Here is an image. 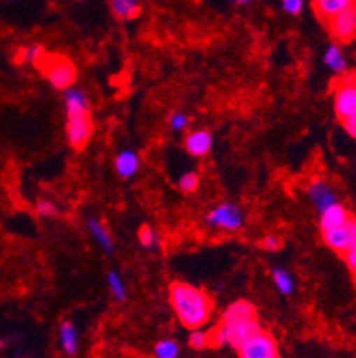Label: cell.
Segmentation results:
<instances>
[{"instance_id":"obj_1","label":"cell","mask_w":356,"mask_h":358,"mask_svg":"<svg viewBox=\"0 0 356 358\" xmlns=\"http://www.w3.org/2000/svg\"><path fill=\"white\" fill-rule=\"evenodd\" d=\"M173 312L187 330L204 328L214 314V298L205 289L175 280L168 289Z\"/></svg>"},{"instance_id":"obj_2","label":"cell","mask_w":356,"mask_h":358,"mask_svg":"<svg viewBox=\"0 0 356 358\" xmlns=\"http://www.w3.org/2000/svg\"><path fill=\"white\" fill-rule=\"evenodd\" d=\"M36 68H39L41 75L50 83V86L57 91H66L77 83V66L63 54H47L41 57Z\"/></svg>"},{"instance_id":"obj_3","label":"cell","mask_w":356,"mask_h":358,"mask_svg":"<svg viewBox=\"0 0 356 358\" xmlns=\"http://www.w3.org/2000/svg\"><path fill=\"white\" fill-rule=\"evenodd\" d=\"M204 224L207 229L215 230V232L235 234L244 229L246 214H244L241 205L234 203V201H221L205 214Z\"/></svg>"},{"instance_id":"obj_4","label":"cell","mask_w":356,"mask_h":358,"mask_svg":"<svg viewBox=\"0 0 356 358\" xmlns=\"http://www.w3.org/2000/svg\"><path fill=\"white\" fill-rule=\"evenodd\" d=\"M332 93L335 116L341 122L356 116V73L346 71L337 75V79L332 84Z\"/></svg>"},{"instance_id":"obj_5","label":"cell","mask_w":356,"mask_h":358,"mask_svg":"<svg viewBox=\"0 0 356 358\" xmlns=\"http://www.w3.org/2000/svg\"><path fill=\"white\" fill-rule=\"evenodd\" d=\"M93 132L94 125L93 118H91V110L66 115V139L68 145L75 152H83L90 145L91 138H93Z\"/></svg>"},{"instance_id":"obj_6","label":"cell","mask_w":356,"mask_h":358,"mask_svg":"<svg viewBox=\"0 0 356 358\" xmlns=\"http://www.w3.org/2000/svg\"><path fill=\"white\" fill-rule=\"evenodd\" d=\"M237 353H239V358H282L276 338L264 328L257 331L250 341H246L237 350Z\"/></svg>"},{"instance_id":"obj_7","label":"cell","mask_w":356,"mask_h":358,"mask_svg":"<svg viewBox=\"0 0 356 358\" xmlns=\"http://www.w3.org/2000/svg\"><path fill=\"white\" fill-rule=\"evenodd\" d=\"M325 27L339 45L351 43L356 38V4L329 18Z\"/></svg>"},{"instance_id":"obj_8","label":"cell","mask_w":356,"mask_h":358,"mask_svg":"<svg viewBox=\"0 0 356 358\" xmlns=\"http://www.w3.org/2000/svg\"><path fill=\"white\" fill-rule=\"evenodd\" d=\"M321 237L332 252L342 257L356 243V217L351 214L346 223H342L337 229L322 232Z\"/></svg>"},{"instance_id":"obj_9","label":"cell","mask_w":356,"mask_h":358,"mask_svg":"<svg viewBox=\"0 0 356 358\" xmlns=\"http://www.w3.org/2000/svg\"><path fill=\"white\" fill-rule=\"evenodd\" d=\"M306 196L312 201L313 207L318 209V213H322L325 209H328L329 205L341 201L339 200L337 189L325 177H315L308 182V185H306Z\"/></svg>"},{"instance_id":"obj_10","label":"cell","mask_w":356,"mask_h":358,"mask_svg":"<svg viewBox=\"0 0 356 358\" xmlns=\"http://www.w3.org/2000/svg\"><path fill=\"white\" fill-rule=\"evenodd\" d=\"M212 145H214V138L207 129L189 130L184 138V148L191 157H205L211 154Z\"/></svg>"},{"instance_id":"obj_11","label":"cell","mask_w":356,"mask_h":358,"mask_svg":"<svg viewBox=\"0 0 356 358\" xmlns=\"http://www.w3.org/2000/svg\"><path fill=\"white\" fill-rule=\"evenodd\" d=\"M139 168H141V157H139L137 150L125 148L118 152L116 159H114V169H116L118 177L129 180L139 173Z\"/></svg>"},{"instance_id":"obj_12","label":"cell","mask_w":356,"mask_h":358,"mask_svg":"<svg viewBox=\"0 0 356 358\" xmlns=\"http://www.w3.org/2000/svg\"><path fill=\"white\" fill-rule=\"evenodd\" d=\"M351 213L348 210L342 201H337V203L329 205L328 209H325L322 213H319V230L322 232H328V230L337 229L342 223L349 220Z\"/></svg>"},{"instance_id":"obj_13","label":"cell","mask_w":356,"mask_h":358,"mask_svg":"<svg viewBox=\"0 0 356 358\" xmlns=\"http://www.w3.org/2000/svg\"><path fill=\"white\" fill-rule=\"evenodd\" d=\"M248 319H259V312L248 299H237L225 308L220 323H237V321H248Z\"/></svg>"},{"instance_id":"obj_14","label":"cell","mask_w":356,"mask_h":358,"mask_svg":"<svg viewBox=\"0 0 356 358\" xmlns=\"http://www.w3.org/2000/svg\"><path fill=\"white\" fill-rule=\"evenodd\" d=\"M356 4V0H312V9L321 24H326L329 18L339 15L344 9Z\"/></svg>"},{"instance_id":"obj_15","label":"cell","mask_w":356,"mask_h":358,"mask_svg":"<svg viewBox=\"0 0 356 358\" xmlns=\"http://www.w3.org/2000/svg\"><path fill=\"white\" fill-rule=\"evenodd\" d=\"M87 230H90L91 237H93V239L97 241L100 246H102L104 252L109 253V255H113L114 239H113V234H111L109 229H107V224L104 223L100 217L90 216L87 217Z\"/></svg>"},{"instance_id":"obj_16","label":"cell","mask_w":356,"mask_h":358,"mask_svg":"<svg viewBox=\"0 0 356 358\" xmlns=\"http://www.w3.org/2000/svg\"><path fill=\"white\" fill-rule=\"evenodd\" d=\"M322 63L328 66L335 75H342L348 71V59H346L344 52H342V45L337 41H333L326 47L325 55H322Z\"/></svg>"},{"instance_id":"obj_17","label":"cell","mask_w":356,"mask_h":358,"mask_svg":"<svg viewBox=\"0 0 356 358\" xmlns=\"http://www.w3.org/2000/svg\"><path fill=\"white\" fill-rule=\"evenodd\" d=\"M111 13L118 20L129 22L136 20L141 15V0H109Z\"/></svg>"},{"instance_id":"obj_18","label":"cell","mask_w":356,"mask_h":358,"mask_svg":"<svg viewBox=\"0 0 356 358\" xmlns=\"http://www.w3.org/2000/svg\"><path fill=\"white\" fill-rule=\"evenodd\" d=\"M64 110L66 115H71V113H86V110H91L90 99H87L86 91H83L80 87H73L64 91Z\"/></svg>"},{"instance_id":"obj_19","label":"cell","mask_w":356,"mask_h":358,"mask_svg":"<svg viewBox=\"0 0 356 358\" xmlns=\"http://www.w3.org/2000/svg\"><path fill=\"white\" fill-rule=\"evenodd\" d=\"M59 344L61 350L68 355V357H75L78 351V330L71 321H63L61 328H59Z\"/></svg>"},{"instance_id":"obj_20","label":"cell","mask_w":356,"mask_h":358,"mask_svg":"<svg viewBox=\"0 0 356 358\" xmlns=\"http://www.w3.org/2000/svg\"><path fill=\"white\" fill-rule=\"evenodd\" d=\"M271 278H273L274 287L278 289L283 296H292L296 291V278L285 268H273Z\"/></svg>"},{"instance_id":"obj_21","label":"cell","mask_w":356,"mask_h":358,"mask_svg":"<svg viewBox=\"0 0 356 358\" xmlns=\"http://www.w3.org/2000/svg\"><path fill=\"white\" fill-rule=\"evenodd\" d=\"M107 287H109L111 294H113L114 301L116 303H125L127 301V285L125 280L116 269H111L107 271Z\"/></svg>"},{"instance_id":"obj_22","label":"cell","mask_w":356,"mask_h":358,"mask_svg":"<svg viewBox=\"0 0 356 358\" xmlns=\"http://www.w3.org/2000/svg\"><path fill=\"white\" fill-rule=\"evenodd\" d=\"M137 239H139V244H141L145 250H159L161 248V237L155 232L153 227L150 224H141L139 230H137Z\"/></svg>"},{"instance_id":"obj_23","label":"cell","mask_w":356,"mask_h":358,"mask_svg":"<svg viewBox=\"0 0 356 358\" xmlns=\"http://www.w3.org/2000/svg\"><path fill=\"white\" fill-rule=\"evenodd\" d=\"M47 54L41 45H27V47H22L16 54V61L22 64H38L41 61V57Z\"/></svg>"},{"instance_id":"obj_24","label":"cell","mask_w":356,"mask_h":358,"mask_svg":"<svg viewBox=\"0 0 356 358\" xmlns=\"http://www.w3.org/2000/svg\"><path fill=\"white\" fill-rule=\"evenodd\" d=\"M155 358H178L180 355V344L175 338H162L153 348Z\"/></svg>"},{"instance_id":"obj_25","label":"cell","mask_w":356,"mask_h":358,"mask_svg":"<svg viewBox=\"0 0 356 358\" xmlns=\"http://www.w3.org/2000/svg\"><path fill=\"white\" fill-rule=\"evenodd\" d=\"M200 175L196 173V171H187V173L180 175V178L176 182V187L184 194H194L198 187H200Z\"/></svg>"},{"instance_id":"obj_26","label":"cell","mask_w":356,"mask_h":358,"mask_svg":"<svg viewBox=\"0 0 356 358\" xmlns=\"http://www.w3.org/2000/svg\"><path fill=\"white\" fill-rule=\"evenodd\" d=\"M36 214L47 217V220H57V217H61V207L48 198H41L36 203Z\"/></svg>"},{"instance_id":"obj_27","label":"cell","mask_w":356,"mask_h":358,"mask_svg":"<svg viewBox=\"0 0 356 358\" xmlns=\"http://www.w3.org/2000/svg\"><path fill=\"white\" fill-rule=\"evenodd\" d=\"M189 123H191V118H189V115L185 110L176 109L168 116V125L173 132H182V130L187 129Z\"/></svg>"},{"instance_id":"obj_28","label":"cell","mask_w":356,"mask_h":358,"mask_svg":"<svg viewBox=\"0 0 356 358\" xmlns=\"http://www.w3.org/2000/svg\"><path fill=\"white\" fill-rule=\"evenodd\" d=\"M189 348L196 351H201L205 348H208V331H204V328H196V330H191L187 338Z\"/></svg>"},{"instance_id":"obj_29","label":"cell","mask_w":356,"mask_h":358,"mask_svg":"<svg viewBox=\"0 0 356 358\" xmlns=\"http://www.w3.org/2000/svg\"><path fill=\"white\" fill-rule=\"evenodd\" d=\"M260 246H262L266 252H278L283 248V237L280 234H267L264 236V239L260 241Z\"/></svg>"},{"instance_id":"obj_30","label":"cell","mask_w":356,"mask_h":358,"mask_svg":"<svg viewBox=\"0 0 356 358\" xmlns=\"http://www.w3.org/2000/svg\"><path fill=\"white\" fill-rule=\"evenodd\" d=\"M303 6H305V0H282V8L287 15H301Z\"/></svg>"},{"instance_id":"obj_31","label":"cell","mask_w":356,"mask_h":358,"mask_svg":"<svg viewBox=\"0 0 356 358\" xmlns=\"http://www.w3.org/2000/svg\"><path fill=\"white\" fill-rule=\"evenodd\" d=\"M342 257H344L346 264H348L349 273H351L353 280H355V284H356V243L353 244L351 248H349Z\"/></svg>"},{"instance_id":"obj_32","label":"cell","mask_w":356,"mask_h":358,"mask_svg":"<svg viewBox=\"0 0 356 358\" xmlns=\"http://www.w3.org/2000/svg\"><path fill=\"white\" fill-rule=\"evenodd\" d=\"M342 127H344V130L349 134V138H353L356 141V116H351V118L344 120V122H341Z\"/></svg>"},{"instance_id":"obj_33","label":"cell","mask_w":356,"mask_h":358,"mask_svg":"<svg viewBox=\"0 0 356 358\" xmlns=\"http://www.w3.org/2000/svg\"><path fill=\"white\" fill-rule=\"evenodd\" d=\"M232 2H235V4H241V6H246V4H251L253 0H232Z\"/></svg>"}]
</instances>
